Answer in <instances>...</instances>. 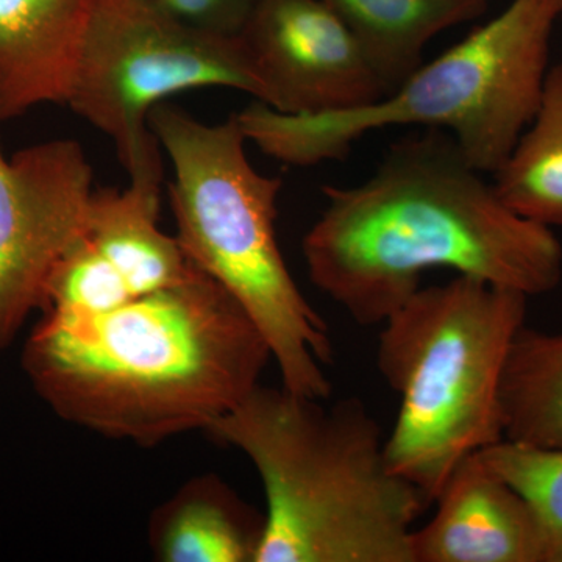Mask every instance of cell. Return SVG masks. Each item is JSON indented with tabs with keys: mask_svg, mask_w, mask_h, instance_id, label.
I'll return each mask as SVG.
<instances>
[{
	"mask_svg": "<svg viewBox=\"0 0 562 562\" xmlns=\"http://www.w3.org/2000/svg\"><path fill=\"white\" fill-rule=\"evenodd\" d=\"M87 0H0V124L66 105Z\"/></svg>",
	"mask_w": 562,
	"mask_h": 562,
	"instance_id": "11",
	"label": "cell"
},
{
	"mask_svg": "<svg viewBox=\"0 0 562 562\" xmlns=\"http://www.w3.org/2000/svg\"><path fill=\"white\" fill-rule=\"evenodd\" d=\"M201 88L265 98L239 36L195 31L154 0H87L66 105L113 140L131 181L161 188L162 150L150 113Z\"/></svg>",
	"mask_w": 562,
	"mask_h": 562,
	"instance_id": "7",
	"label": "cell"
},
{
	"mask_svg": "<svg viewBox=\"0 0 562 562\" xmlns=\"http://www.w3.org/2000/svg\"><path fill=\"white\" fill-rule=\"evenodd\" d=\"M322 191L327 206L302 241L306 271L357 324L382 325L435 269L527 297L561 283L552 228L514 213L443 131L406 136L368 180Z\"/></svg>",
	"mask_w": 562,
	"mask_h": 562,
	"instance_id": "1",
	"label": "cell"
},
{
	"mask_svg": "<svg viewBox=\"0 0 562 562\" xmlns=\"http://www.w3.org/2000/svg\"><path fill=\"white\" fill-rule=\"evenodd\" d=\"M528 299L458 276L420 288L382 324L376 366L401 398L387 462L430 505L464 458L503 439V371Z\"/></svg>",
	"mask_w": 562,
	"mask_h": 562,
	"instance_id": "6",
	"label": "cell"
},
{
	"mask_svg": "<svg viewBox=\"0 0 562 562\" xmlns=\"http://www.w3.org/2000/svg\"><path fill=\"white\" fill-rule=\"evenodd\" d=\"M262 532L265 516L206 473L151 513L147 538L161 562H255Z\"/></svg>",
	"mask_w": 562,
	"mask_h": 562,
	"instance_id": "13",
	"label": "cell"
},
{
	"mask_svg": "<svg viewBox=\"0 0 562 562\" xmlns=\"http://www.w3.org/2000/svg\"><path fill=\"white\" fill-rule=\"evenodd\" d=\"M262 103L286 114L361 109L387 94L325 0H261L241 35Z\"/></svg>",
	"mask_w": 562,
	"mask_h": 562,
	"instance_id": "9",
	"label": "cell"
},
{
	"mask_svg": "<svg viewBox=\"0 0 562 562\" xmlns=\"http://www.w3.org/2000/svg\"><path fill=\"white\" fill-rule=\"evenodd\" d=\"M92 191L76 139L44 140L11 157L0 139V355L43 306L52 272L83 233Z\"/></svg>",
	"mask_w": 562,
	"mask_h": 562,
	"instance_id": "8",
	"label": "cell"
},
{
	"mask_svg": "<svg viewBox=\"0 0 562 562\" xmlns=\"http://www.w3.org/2000/svg\"><path fill=\"white\" fill-rule=\"evenodd\" d=\"M325 2L349 29L387 94L420 68L422 54L435 36L479 20L490 7V0Z\"/></svg>",
	"mask_w": 562,
	"mask_h": 562,
	"instance_id": "14",
	"label": "cell"
},
{
	"mask_svg": "<svg viewBox=\"0 0 562 562\" xmlns=\"http://www.w3.org/2000/svg\"><path fill=\"white\" fill-rule=\"evenodd\" d=\"M479 453L530 506L541 528L546 562H562V449L502 439Z\"/></svg>",
	"mask_w": 562,
	"mask_h": 562,
	"instance_id": "17",
	"label": "cell"
},
{
	"mask_svg": "<svg viewBox=\"0 0 562 562\" xmlns=\"http://www.w3.org/2000/svg\"><path fill=\"white\" fill-rule=\"evenodd\" d=\"M160 187L131 181L92 191L81 238L111 266L133 297L177 286L201 272L179 239L161 231Z\"/></svg>",
	"mask_w": 562,
	"mask_h": 562,
	"instance_id": "12",
	"label": "cell"
},
{
	"mask_svg": "<svg viewBox=\"0 0 562 562\" xmlns=\"http://www.w3.org/2000/svg\"><path fill=\"white\" fill-rule=\"evenodd\" d=\"M324 402L260 383L209 430L265 487L255 562H413L414 522L430 502L392 471L364 403Z\"/></svg>",
	"mask_w": 562,
	"mask_h": 562,
	"instance_id": "3",
	"label": "cell"
},
{
	"mask_svg": "<svg viewBox=\"0 0 562 562\" xmlns=\"http://www.w3.org/2000/svg\"><path fill=\"white\" fill-rule=\"evenodd\" d=\"M561 16L562 0H513L372 105L286 114L257 101L235 117L262 154L295 168L341 160L368 133L419 125L452 132L473 168L494 173L541 102Z\"/></svg>",
	"mask_w": 562,
	"mask_h": 562,
	"instance_id": "5",
	"label": "cell"
},
{
	"mask_svg": "<svg viewBox=\"0 0 562 562\" xmlns=\"http://www.w3.org/2000/svg\"><path fill=\"white\" fill-rule=\"evenodd\" d=\"M149 124L171 161L169 202L188 260L249 314L281 386L327 401L330 333L295 284L277 239L283 181L254 168L235 116L210 125L165 102L151 111Z\"/></svg>",
	"mask_w": 562,
	"mask_h": 562,
	"instance_id": "4",
	"label": "cell"
},
{
	"mask_svg": "<svg viewBox=\"0 0 562 562\" xmlns=\"http://www.w3.org/2000/svg\"><path fill=\"white\" fill-rule=\"evenodd\" d=\"M166 13L210 35L238 38L261 0H154Z\"/></svg>",
	"mask_w": 562,
	"mask_h": 562,
	"instance_id": "18",
	"label": "cell"
},
{
	"mask_svg": "<svg viewBox=\"0 0 562 562\" xmlns=\"http://www.w3.org/2000/svg\"><path fill=\"white\" fill-rule=\"evenodd\" d=\"M503 439L562 449V333L524 325L503 371Z\"/></svg>",
	"mask_w": 562,
	"mask_h": 562,
	"instance_id": "16",
	"label": "cell"
},
{
	"mask_svg": "<svg viewBox=\"0 0 562 562\" xmlns=\"http://www.w3.org/2000/svg\"><path fill=\"white\" fill-rule=\"evenodd\" d=\"M272 360L235 299L203 272L94 316H41L22 351L33 390L63 420L157 446L209 431Z\"/></svg>",
	"mask_w": 562,
	"mask_h": 562,
	"instance_id": "2",
	"label": "cell"
},
{
	"mask_svg": "<svg viewBox=\"0 0 562 562\" xmlns=\"http://www.w3.org/2000/svg\"><path fill=\"white\" fill-rule=\"evenodd\" d=\"M435 503L430 522L413 531V562H546L530 506L479 452L457 465Z\"/></svg>",
	"mask_w": 562,
	"mask_h": 562,
	"instance_id": "10",
	"label": "cell"
},
{
	"mask_svg": "<svg viewBox=\"0 0 562 562\" xmlns=\"http://www.w3.org/2000/svg\"><path fill=\"white\" fill-rule=\"evenodd\" d=\"M492 183L514 213L562 228V63L547 72L535 117Z\"/></svg>",
	"mask_w": 562,
	"mask_h": 562,
	"instance_id": "15",
	"label": "cell"
}]
</instances>
